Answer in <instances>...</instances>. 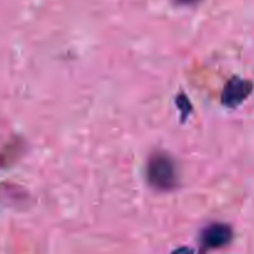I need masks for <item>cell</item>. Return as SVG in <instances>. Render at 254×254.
I'll return each instance as SVG.
<instances>
[{"mask_svg":"<svg viewBox=\"0 0 254 254\" xmlns=\"http://www.w3.org/2000/svg\"><path fill=\"white\" fill-rule=\"evenodd\" d=\"M148 180L159 190H171L178 185V171L174 161L165 154H155L148 165Z\"/></svg>","mask_w":254,"mask_h":254,"instance_id":"obj_1","label":"cell"},{"mask_svg":"<svg viewBox=\"0 0 254 254\" xmlns=\"http://www.w3.org/2000/svg\"><path fill=\"white\" fill-rule=\"evenodd\" d=\"M253 89V84L246 79L235 77L226 84L222 93V103L228 107H236L242 103Z\"/></svg>","mask_w":254,"mask_h":254,"instance_id":"obj_3","label":"cell"},{"mask_svg":"<svg viewBox=\"0 0 254 254\" xmlns=\"http://www.w3.org/2000/svg\"><path fill=\"white\" fill-rule=\"evenodd\" d=\"M180 2H183V4H195V2L200 1V0H179Z\"/></svg>","mask_w":254,"mask_h":254,"instance_id":"obj_4","label":"cell"},{"mask_svg":"<svg viewBox=\"0 0 254 254\" xmlns=\"http://www.w3.org/2000/svg\"><path fill=\"white\" fill-rule=\"evenodd\" d=\"M232 240V230L223 223H213L206 228L201 237V246L203 251L216 250L227 246Z\"/></svg>","mask_w":254,"mask_h":254,"instance_id":"obj_2","label":"cell"}]
</instances>
